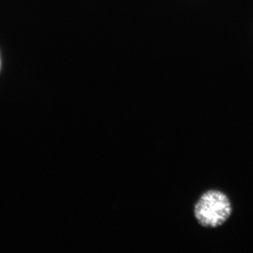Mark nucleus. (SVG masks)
<instances>
[{"mask_svg":"<svg viewBox=\"0 0 253 253\" xmlns=\"http://www.w3.org/2000/svg\"><path fill=\"white\" fill-rule=\"evenodd\" d=\"M195 217L200 225L214 229L231 217L232 206L228 196L217 190L206 191L195 204Z\"/></svg>","mask_w":253,"mask_h":253,"instance_id":"f257e3e1","label":"nucleus"},{"mask_svg":"<svg viewBox=\"0 0 253 253\" xmlns=\"http://www.w3.org/2000/svg\"><path fill=\"white\" fill-rule=\"evenodd\" d=\"M0 70H1V58H0Z\"/></svg>","mask_w":253,"mask_h":253,"instance_id":"f03ea898","label":"nucleus"}]
</instances>
